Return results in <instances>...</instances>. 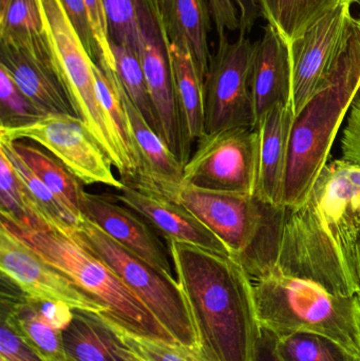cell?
I'll return each instance as SVG.
<instances>
[{
  "label": "cell",
  "instance_id": "ab89813d",
  "mask_svg": "<svg viewBox=\"0 0 360 361\" xmlns=\"http://www.w3.org/2000/svg\"><path fill=\"white\" fill-rule=\"evenodd\" d=\"M277 343L278 336L268 329L260 326L252 361H283L279 356Z\"/></svg>",
  "mask_w": 360,
  "mask_h": 361
},
{
  "label": "cell",
  "instance_id": "7a4b0ae2",
  "mask_svg": "<svg viewBox=\"0 0 360 361\" xmlns=\"http://www.w3.org/2000/svg\"><path fill=\"white\" fill-rule=\"evenodd\" d=\"M204 361H252L260 330L254 281L234 258L166 240Z\"/></svg>",
  "mask_w": 360,
  "mask_h": 361
},
{
  "label": "cell",
  "instance_id": "f6af8a7d",
  "mask_svg": "<svg viewBox=\"0 0 360 361\" xmlns=\"http://www.w3.org/2000/svg\"><path fill=\"white\" fill-rule=\"evenodd\" d=\"M160 1L161 0H154V4H156V8H158L159 13H160Z\"/></svg>",
  "mask_w": 360,
  "mask_h": 361
},
{
  "label": "cell",
  "instance_id": "7dc6e473",
  "mask_svg": "<svg viewBox=\"0 0 360 361\" xmlns=\"http://www.w3.org/2000/svg\"><path fill=\"white\" fill-rule=\"evenodd\" d=\"M355 361H360V354L359 356H356V360Z\"/></svg>",
  "mask_w": 360,
  "mask_h": 361
},
{
  "label": "cell",
  "instance_id": "5bb4252c",
  "mask_svg": "<svg viewBox=\"0 0 360 361\" xmlns=\"http://www.w3.org/2000/svg\"><path fill=\"white\" fill-rule=\"evenodd\" d=\"M0 67L42 114L76 116L57 71L46 32L32 37H0Z\"/></svg>",
  "mask_w": 360,
  "mask_h": 361
},
{
  "label": "cell",
  "instance_id": "cb8c5ba5",
  "mask_svg": "<svg viewBox=\"0 0 360 361\" xmlns=\"http://www.w3.org/2000/svg\"><path fill=\"white\" fill-rule=\"evenodd\" d=\"M63 341L71 361H125L120 339L97 314L73 311Z\"/></svg>",
  "mask_w": 360,
  "mask_h": 361
},
{
  "label": "cell",
  "instance_id": "5b68a950",
  "mask_svg": "<svg viewBox=\"0 0 360 361\" xmlns=\"http://www.w3.org/2000/svg\"><path fill=\"white\" fill-rule=\"evenodd\" d=\"M0 225L105 305L108 313L99 315L110 318L135 334L178 343L124 282L75 240L46 227L18 224L4 218Z\"/></svg>",
  "mask_w": 360,
  "mask_h": 361
},
{
  "label": "cell",
  "instance_id": "603a6c76",
  "mask_svg": "<svg viewBox=\"0 0 360 361\" xmlns=\"http://www.w3.org/2000/svg\"><path fill=\"white\" fill-rule=\"evenodd\" d=\"M21 293V292H20ZM8 320L23 341L44 361H69L63 332L55 330L40 316L33 300L2 292V317Z\"/></svg>",
  "mask_w": 360,
  "mask_h": 361
},
{
  "label": "cell",
  "instance_id": "4fadbf2b",
  "mask_svg": "<svg viewBox=\"0 0 360 361\" xmlns=\"http://www.w3.org/2000/svg\"><path fill=\"white\" fill-rule=\"evenodd\" d=\"M351 2H342L321 17L304 35L289 44L294 114L323 88L344 49L351 16Z\"/></svg>",
  "mask_w": 360,
  "mask_h": 361
},
{
  "label": "cell",
  "instance_id": "484cf974",
  "mask_svg": "<svg viewBox=\"0 0 360 361\" xmlns=\"http://www.w3.org/2000/svg\"><path fill=\"white\" fill-rule=\"evenodd\" d=\"M355 0H275V27L291 44L317 20L342 2Z\"/></svg>",
  "mask_w": 360,
  "mask_h": 361
},
{
  "label": "cell",
  "instance_id": "ee69618b",
  "mask_svg": "<svg viewBox=\"0 0 360 361\" xmlns=\"http://www.w3.org/2000/svg\"><path fill=\"white\" fill-rule=\"evenodd\" d=\"M357 267H359V298H360V243L359 247V261H357Z\"/></svg>",
  "mask_w": 360,
  "mask_h": 361
},
{
  "label": "cell",
  "instance_id": "83f0119b",
  "mask_svg": "<svg viewBox=\"0 0 360 361\" xmlns=\"http://www.w3.org/2000/svg\"><path fill=\"white\" fill-rule=\"evenodd\" d=\"M279 356L283 361H355L356 356L323 335L295 332L278 337Z\"/></svg>",
  "mask_w": 360,
  "mask_h": 361
},
{
  "label": "cell",
  "instance_id": "7bdbcfd3",
  "mask_svg": "<svg viewBox=\"0 0 360 361\" xmlns=\"http://www.w3.org/2000/svg\"><path fill=\"white\" fill-rule=\"evenodd\" d=\"M120 353H122L123 358H124L125 361H148L144 360V358H142L141 356L137 355V354L133 353L130 350L127 349L123 343L122 347H120Z\"/></svg>",
  "mask_w": 360,
  "mask_h": 361
},
{
  "label": "cell",
  "instance_id": "d6a6232c",
  "mask_svg": "<svg viewBox=\"0 0 360 361\" xmlns=\"http://www.w3.org/2000/svg\"><path fill=\"white\" fill-rule=\"evenodd\" d=\"M42 114L0 67V128H16L35 122Z\"/></svg>",
  "mask_w": 360,
  "mask_h": 361
},
{
  "label": "cell",
  "instance_id": "f35d334b",
  "mask_svg": "<svg viewBox=\"0 0 360 361\" xmlns=\"http://www.w3.org/2000/svg\"><path fill=\"white\" fill-rule=\"evenodd\" d=\"M34 303L44 322L55 330L63 332L73 319L74 310L65 303L51 301H34Z\"/></svg>",
  "mask_w": 360,
  "mask_h": 361
},
{
  "label": "cell",
  "instance_id": "7c38bea8",
  "mask_svg": "<svg viewBox=\"0 0 360 361\" xmlns=\"http://www.w3.org/2000/svg\"><path fill=\"white\" fill-rule=\"evenodd\" d=\"M2 279L34 301L65 303L74 311L107 314L108 309L49 264L25 242L0 225Z\"/></svg>",
  "mask_w": 360,
  "mask_h": 361
},
{
  "label": "cell",
  "instance_id": "816d5d0a",
  "mask_svg": "<svg viewBox=\"0 0 360 361\" xmlns=\"http://www.w3.org/2000/svg\"><path fill=\"white\" fill-rule=\"evenodd\" d=\"M69 361H71V360H69Z\"/></svg>",
  "mask_w": 360,
  "mask_h": 361
},
{
  "label": "cell",
  "instance_id": "9a60e30c",
  "mask_svg": "<svg viewBox=\"0 0 360 361\" xmlns=\"http://www.w3.org/2000/svg\"><path fill=\"white\" fill-rule=\"evenodd\" d=\"M139 57L161 128V137L185 165L190 148L182 130L170 61L160 14L154 8L139 12Z\"/></svg>",
  "mask_w": 360,
  "mask_h": 361
},
{
  "label": "cell",
  "instance_id": "ac0fdd59",
  "mask_svg": "<svg viewBox=\"0 0 360 361\" xmlns=\"http://www.w3.org/2000/svg\"><path fill=\"white\" fill-rule=\"evenodd\" d=\"M116 201L143 216L165 240L192 244L232 257L225 244L181 203L125 183Z\"/></svg>",
  "mask_w": 360,
  "mask_h": 361
},
{
  "label": "cell",
  "instance_id": "4dcf8cb0",
  "mask_svg": "<svg viewBox=\"0 0 360 361\" xmlns=\"http://www.w3.org/2000/svg\"><path fill=\"white\" fill-rule=\"evenodd\" d=\"M0 214L1 218L18 224L37 226L30 210L27 191L12 163L0 150Z\"/></svg>",
  "mask_w": 360,
  "mask_h": 361
},
{
  "label": "cell",
  "instance_id": "ffe728a7",
  "mask_svg": "<svg viewBox=\"0 0 360 361\" xmlns=\"http://www.w3.org/2000/svg\"><path fill=\"white\" fill-rule=\"evenodd\" d=\"M294 114L292 104L280 105L259 123V169L255 195L266 203L283 206L290 135Z\"/></svg>",
  "mask_w": 360,
  "mask_h": 361
},
{
  "label": "cell",
  "instance_id": "9c48e42d",
  "mask_svg": "<svg viewBox=\"0 0 360 361\" xmlns=\"http://www.w3.org/2000/svg\"><path fill=\"white\" fill-rule=\"evenodd\" d=\"M255 44L240 33L230 42L219 38L203 80L205 135L236 127L256 128L252 95V66Z\"/></svg>",
  "mask_w": 360,
  "mask_h": 361
},
{
  "label": "cell",
  "instance_id": "8d00e7d4",
  "mask_svg": "<svg viewBox=\"0 0 360 361\" xmlns=\"http://www.w3.org/2000/svg\"><path fill=\"white\" fill-rule=\"evenodd\" d=\"M70 21L77 32L89 56L97 63L99 50L89 23L88 13L84 0H61Z\"/></svg>",
  "mask_w": 360,
  "mask_h": 361
},
{
  "label": "cell",
  "instance_id": "74e56055",
  "mask_svg": "<svg viewBox=\"0 0 360 361\" xmlns=\"http://www.w3.org/2000/svg\"><path fill=\"white\" fill-rule=\"evenodd\" d=\"M211 19L217 29L218 36L226 35V31L240 30V19L232 0H206Z\"/></svg>",
  "mask_w": 360,
  "mask_h": 361
},
{
  "label": "cell",
  "instance_id": "b9f144b4",
  "mask_svg": "<svg viewBox=\"0 0 360 361\" xmlns=\"http://www.w3.org/2000/svg\"><path fill=\"white\" fill-rule=\"evenodd\" d=\"M258 2H259L260 8H261V13L264 18L268 20V23L274 25L275 0H258Z\"/></svg>",
  "mask_w": 360,
  "mask_h": 361
},
{
  "label": "cell",
  "instance_id": "e0dca14e",
  "mask_svg": "<svg viewBox=\"0 0 360 361\" xmlns=\"http://www.w3.org/2000/svg\"><path fill=\"white\" fill-rule=\"evenodd\" d=\"M82 214L152 267L169 277H175L168 245L163 243L158 231L135 210L113 197L110 199V195L107 197L86 191Z\"/></svg>",
  "mask_w": 360,
  "mask_h": 361
},
{
  "label": "cell",
  "instance_id": "ba28073f",
  "mask_svg": "<svg viewBox=\"0 0 360 361\" xmlns=\"http://www.w3.org/2000/svg\"><path fill=\"white\" fill-rule=\"evenodd\" d=\"M57 71L67 90L76 116L80 118L125 175V164L97 99L93 59L89 56L61 0H38Z\"/></svg>",
  "mask_w": 360,
  "mask_h": 361
},
{
  "label": "cell",
  "instance_id": "7402d4cb",
  "mask_svg": "<svg viewBox=\"0 0 360 361\" xmlns=\"http://www.w3.org/2000/svg\"><path fill=\"white\" fill-rule=\"evenodd\" d=\"M166 44L182 130L192 149V144L205 135L203 82L190 50L184 44L167 40Z\"/></svg>",
  "mask_w": 360,
  "mask_h": 361
},
{
  "label": "cell",
  "instance_id": "f907efd6",
  "mask_svg": "<svg viewBox=\"0 0 360 361\" xmlns=\"http://www.w3.org/2000/svg\"><path fill=\"white\" fill-rule=\"evenodd\" d=\"M0 361H6L4 360V358H0Z\"/></svg>",
  "mask_w": 360,
  "mask_h": 361
},
{
  "label": "cell",
  "instance_id": "c3c4849f",
  "mask_svg": "<svg viewBox=\"0 0 360 361\" xmlns=\"http://www.w3.org/2000/svg\"><path fill=\"white\" fill-rule=\"evenodd\" d=\"M6 1V0H0V4H4Z\"/></svg>",
  "mask_w": 360,
  "mask_h": 361
},
{
  "label": "cell",
  "instance_id": "681fc988",
  "mask_svg": "<svg viewBox=\"0 0 360 361\" xmlns=\"http://www.w3.org/2000/svg\"><path fill=\"white\" fill-rule=\"evenodd\" d=\"M355 2H356L357 4H359L360 6V0H355Z\"/></svg>",
  "mask_w": 360,
  "mask_h": 361
},
{
  "label": "cell",
  "instance_id": "8992f818",
  "mask_svg": "<svg viewBox=\"0 0 360 361\" xmlns=\"http://www.w3.org/2000/svg\"><path fill=\"white\" fill-rule=\"evenodd\" d=\"M258 320L278 337L295 332L323 335L360 354V298L338 296L314 282L275 273L254 282Z\"/></svg>",
  "mask_w": 360,
  "mask_h": 361
},
{
  "label": "cell",
  "instance_id": "2e32d148",
  "mask_svg": "<svg viewBox=\"0 0 360 361\" xmlns=\"http://www.w3.org/2000/svg\"><path fill=\"white\" fill-rule=\"evenodd\" d=\"M101 69L116 85L126 112L135 161V179L128 184L177 201L183 186L184 165L131 101L116 71Z\"/></svg>",
  "mask_w": 360,
  "mask_h": 361
},
{
  "label": "cell",
  "instance_id": "30bf717a",
  "mask_svg": "<svg viewBox=\"0 0 360 361\" xmlns=\"http://www.w3.org/2000/svg\"><path fill=\"white\" fill-rule=\"evenodd\" d=\"M259 169V133L236 127L209 133L184 165L183 186L255 195Z\"/></svg>",
  "mask_w": 360,
  "mask_h": 361
},
{
  "label": "cell",
  "instance_id": "3957f363",
  "mask_svg": "<svg viewBox=\"0 0 360 361\" xmlns=\"http://www.w3.org/2000/svg\"><path fill=\"white\" fill-rule=\"evenodd\" d=\"M359 86L360 33L353 18L329 78L294 118L283 193L287 209L306 199L328 164L334 140Z\"/></svg>",
  "mask_w": 360,
  "mask_h": 361
},
{
  "label": "cell",
  "instance_id": "44dd1931",
  "mask_svg": "<svg viewBox=\"0 0 360 361\" xmlns=\"http://www.w3.org/2000/svg\"><path fill=\"white\" fill-rule=\"evenodd\" d=\"M160 19L167 42L190 50L203 82L211 59L207 39L211 15L206 0H161Z\"/></svg>",
  "mask_w": 360,
  "mask_h": 361
},
{
  "label": "cell",
  "instance_id": "6da1fadb",
  "mask_svg": "<svg viewBox=\"0 0 360 361\" xmlns=\"http://www.w3.org/2000/svg\"><path fill=\"white\" fill-rule=\"evenodd\" d=\"M359 243L360 169L340 159L325 165L297 207L287 208L275 273L359 295Z\"/></svg>",
  "mask_w": 360,
  "mask_h": 361
},
{
  "label": "cell",
  "instance_id": "836d02e7",
  "mask_svg": "<svg viewBox=\"0 0 360 361\" xmlns=\"http://www.w3.org/2000/svg\"><path fill=\"white\" fill-rule=\"evenodd\" d=\"M88 13L89 23L99 50L97 65L116 71V59L110 46L107 15L103 0H84Z\"/></svg>",
  "mask_w": 360,
  "mask_h": 361
},
{
  "label": "cell",
  "instance_id": "8fae6325",
  "mask_svg": "<svg viewBox=\"0 0 360 361\" xmlns=\"http://www.w3.org/2000/svg\"><path fill=\"white\" fill-rule=\"evenodd\" d=\"M0 139L29 140L56 157L82 184H103L120 190L124 182L112 171L114 166L94 135L74 114H50L31 124L0 128Z\"/></svg>",
  "mask_w": 360,
  "mask_h": 361
},
{
  "label": "cell",
  "instance_id": "f1b7e54d",
  "mask_svg": "<svg viewBox=\"0 0 360 361\" xmlns=\"http://www.w3.org/2000/svg\"><path fill=\"white\" fill-rule=\"evenodd\" d=\"M103 2L110 40L128 47L139 55V12L145 8H156L154 0H103Z\"/></svg>",
  "mask_w": 360,
  "mask_h": 361
},
{
  "label": "cell",
  "instance_id": "277c9868",
  "mask_svg": "<svg viewBox=\"0 0 360 361\" xmlns=\"http://www.w3.org/2000/svg\"><path fill=\"white\" fill-rule=\"evenodd\" d=\"M177 202L215 233L254 282L276 271L287 207L256 195L182 186Z\"/></svg>",
  "mask_w": 360,
  "mask_h": 361
},
{
  "label": "cell",
  "instance_id": "d4e9b609",
  "mask_svg": "<svg viewBox=\"0 0 360 361\" xmlns=\"http://www.w3.org/2000/svg\"><path fill=\"white\" fill-rule=\"evenodd\" d=\"M11 144L21 160L59 197L68 209L82 218V204L86 191L82 183L65 164L42 146L29 140H18Z\"/></svg>",
  "mask_w": 360,
  "mask_h": 361
},
{
  "label": "cell",
  "instance_id": "60d3db41",
  "mask_svg": "<svg viewBox=\"0 0 360 361\" xmlns=\"http://www.w3.org/2000/svg\"><path fill=\"white\" fill-rule=\"evenodd\" d=\"M240 11V32L247 33L251 31L261 13L258 0H236Z\"/></svg>",
  "mask_w": 360,
  "mask_h": 361
},
{
  "label": "cell",
  "instance_id": "d6986e66",
  "mask_svg": "<svg viewBox=\"0 0 360 361\" xmlns=\"http://www.w3.org/2000/svg\"><path fill=\"white\" fill-rule=\"evenodd\" d=\"M251 85L256 126L275 108L292 104L293 75L289 44L271 23L261 39L255 42Z\"/></svg>",
  "mask_w": 360,
  "mask_h": 361
},
{
  "label": "cell",
  "instance_id": "d590c367",
  "mask_svg": "<svg viewBox=\"0 0 360 361\" xmlns=\"http://www.w3.org/2000/svg\"><path fill=\"white\" fill-rule=\"evenodd\" d=\"M0 358L6 361H44L4 318H1L0 331Z\"/></svg>",
  "mask_w": 360,
  "mask_h": 361
},
{
  "label": "cell",
  "instance_id": "52a82bcc",
  "mask_svg": "<svg viewBox=\"0 0 360 361\" xmlns=\"http://www.w3.org/2000/svg\"><path fill=\"white\" fill-rule=\"evenodd\" d=\"M66 235L101 259L178 343L198 353L194 320L177 278L152 267L85 216Z\"/></svg>",
  "mask_w": 360,
  "mask_h": 361
},
{
  "label": "cell",
  "instance_id": "1f68e13d",
  "mask_svg": "<svg viewBox=\"0 0 360 361\" xmlns=\"http://www.w3.org/2000/svg\"><path fill=\"white\" fill-rule=\"evenodd\" d=\"M44 33L38 0H6L0 4V37H29Z\"/></svg>",
  "mask_w": 360,
  "mask_h": 361
},
{
  "label": "cell",
  "instance_id": "4316f807",
  "mask_svg": "<svg viewBox=\"0 0 360 361\" xmlns=\"http://www.w3.org/2000/svg\"><path fill=\"white\" fill-rule=\"evenodd\" d=\"M110 46L116 59V71L120 84L150 126L161 135L160 124L154 111L139 55L128 47L120 46L111 40Z\"/></svg>",
  "mask_w": 360,
  "mask_h": 361
},
{
  "label": "cell",
  "instance_id": "f546056e",
  "mask_svg": "<svg viewBox=\"0 0 360 361\" xmlns=\"http://www.w3.org/2000/svg\"><path fill=\"white\" fill-rule=\"evenodd\" d=\"M101 319L113 331L120 343L148 361H204L194 350L188 349L180 343H168L161 339L150 338L135 334L124 326L116 324L110 318L104 315Z\"/></svg>",
  "mask_w": 360,
  "mask_h": 361
},
{
  "label": "cell",
  "instance_id": "bcb514c9",
  "mask_svg": "<svg viewBox=\"0 0 360 361\" xmlns=\"http://www.w3.org/2000/svg\"><path fill=\"white\" fill-rule=\"evenodd\" d=\"M355 20H356L357 27H359V33H360V18L359 19H355Z\"/></svg>",
  "mask_w": 360,
  "mask_h": 361
},
{
  "label": "cell",
  "instance_id": "e575fe53",
  "mask_svg": "<svg viewBox=\"0 0 360 361\" xmlns=\"http://www.w3.org/2000/svg\"><path fill=\"white\" fill-rule=\"evenodd\" d=\"M348 114L340 143L342 160L360 169V86Z\"/></svg>",
  "mask_w": 360,
  "mask_h": 361
}]
</instances>
